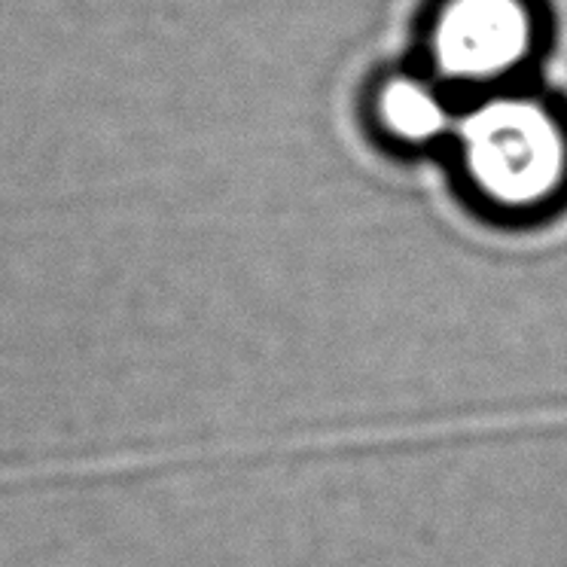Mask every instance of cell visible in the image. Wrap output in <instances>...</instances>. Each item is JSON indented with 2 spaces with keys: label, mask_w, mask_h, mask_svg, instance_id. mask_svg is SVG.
Instances as JSON below:
<instances>
[{
  "label": "cell",
  "mask_w": 567,
  "mask_h": 567,
  "mask_svg": "<svg viewBox=\"0 0 567 567\" xmlns=\"http://www.w3.org/2000/svg\"><path fill=\"white\" fill-rule=\"evenodd\" d=\"M470 184L492 208L537 214L565 193L567 125L537 99L501 95L457 128Z\"/></svg>",
  "instance_id": "1"
},
{
  "label": "cell",
  "mask_w": 567,
  "mask_h": 567,
  "mask_svg": "<svg viewBox=\"0 0 567 567\" xmlns=\"http://www.w3.org/2000/svg\"><path fill=\"white\" fill-rule=\"evenodd\" d=\"M379 120L403 144H427L440 137L449 125V111L440 95L419 80L396 76L384 83L379 95Z\"/></svg>",
  "instance_id": "3"
},
{
  "label": "cell",
  "mask_w": 567,
  "mask_h": 567,
  "mask_svg": "<svg viewBox=\"0 0 567 567\" xmlns=\"http://www.w3.org/2000/svg\"><path fill=\"white\" fill-rule=\"evenodd\" d=\"M540 25L528 0H445L431 28L436 71L461 86H494L522 71Z\"/></svg>",
  "instance_id": "2"
}]
</instances>
